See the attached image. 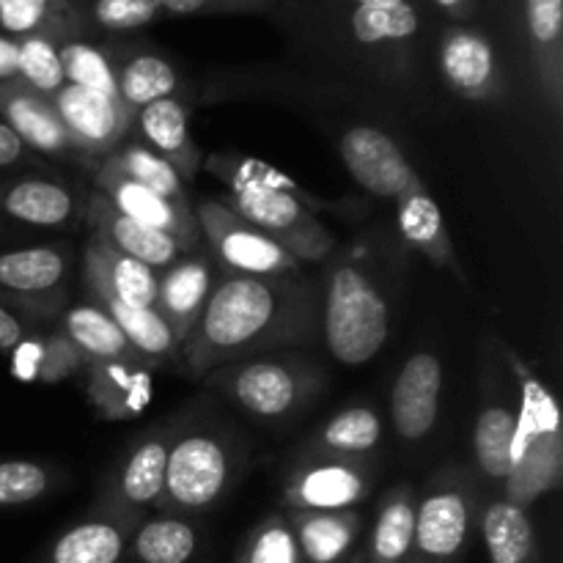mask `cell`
Returning a JSON list of instances; mask_svg holds the SVG:
<instances>
[{"instance_id":"30bf717a","label":"cell","mask_w":563,"mask_h":563,"mask_svg":"<svg viewBox=\"0 0 563 563\" xmlns=\"http://www.w3.org/2000/svg\"><path fill=\"white\" fill-rule=\"evenodd\" d=\"M322 9H330L333 25L357 53L390 58L407 55L421 33L427 31L429 3H399V5H350L341 0H313Z\"/></svg>"},{"instance_id":"f907efd6","label":"cell","mask_w":563,"mask_h":563,"mask_svg":"<svg viewBox=\"0 0 563 563\" xmlns=\"http://www.w3.org/2000/svg\"><path fill=\"white\" fill-rule=\"evenodd\" d=\"M16 77V38L0 36V82Z\"/></svg>"},{"instance_id":"3957f363","label":"cell","mask_w":563,"mask_h":563,"mask_svg":"<svg viewBox=\"0 0 563 563\" xmlns=\"http://www.w3.org/2000/svg\"><path fill=\"white\" fill-rule=\"evenodd\" d=\"M506 361L520 383L515 462L504 484V500L528 509L542 495L561 487L563 478V432L561 410L548 385L506 346Z\"/></svg>"},{"instance_id":"8992f818","label":"cell","mask_w":563,"mask_h":563,"mask_svg":"<svg viewBox=\"0 0 563 563\" xmlns=\"http://www.w3.org/2000/svg\"><path fill=\"white\" fill-rule=\"evenodd\" d=\"M476 520L473 482L462 467L429 478L416 504L410 555L405 563H462Z\"/></svg>"},{"instance_id":"d6a6232c","label":"cell","mask_w":563,"mask_h":563,"mask_svg":"<svg viewBox=\"0 0 563 563\" xmlns=\"http://www.w3.org/2000/svg\"><path fill=\"white\" fill-rule=\"evenodd\" d=\"M0 27L11 38L47 36L58 44L88 36L69 0H0Z\"/></svg>"},{"instance_id":"2e32d148","label":"cell","mask_w":563,"mask_h":563,"mask_svg":"<svg viewBox=\"0 0 563 563\" xmlns=\"http://www.w3.org/2000/svg\"><path fill=\"white\" fill-rule=\"evenodd\" d=\"M443 394V366L432 352H416L405 361L390 390V421L405 443H421L434 429Z\"/></svg>"},{"instance_id":"7402d4cb","label":"cell","mask_w":563,"mask_h":563,"mask_svg":"<svg viewBox=\"0 0 563 563\" xmlns=\"http://www.w3.org/2000/svg\"><path fill=\"white\" fill-rule=\"evenodd\" d=\"M82 374L88 401L104 421H130L152 401V372L143 357L88 363Z\"/></svg>"},{"instance_id":"ab89813d","label":"cell","mask_w":563,"mask_h":563,"mask_svg":"<svg viewBox=\"0 0 563 563\" xmlns=\"http://www.w3.org/2000/svg\"><path fill=\"white\" fill-rule=\"evenodd\" d=\"M234 563H306L284 511L267 515L251 528Z\"/></svg>"},{"instance_id":"9a60e30c","label":"cell","mask_w":563,"mask_h":563,"mask_svg":"<svg viewBox=\"0 0 563 563\" xmlns=\"http://www.w3.org/2000/svg\"><path fill=\"white\" fill-rule=\"evenodd\" d=\"M174 432H152L124 456L104 484L97 511L143 520V511L157 509L165 484V465Z\"/></svg>"},{"instance_id":"ffe728a7","label":"cell","mask_w":563,"mask_h":563,"mask_svg":"<svg viewBox=\"0 0 563 563\" xmlns=\"http://www.w3.org/2000/svg\"><path fill=\"white\" fill-rule=\"evenodd\" d=\"M209 295H212V262L201 251L185 253L179 262L159 273L154 311L163 317L179 346L196 330Z\"/></svg>"},{"instance_id":"4dcf8cb0","label":"cell","mask_w":563,"mask_h":563,"mask_svg":"<svg viewBox=\"0 0 563 563\" xmlns=\"http://www.w3.org/2000/svg\"><path fill=\"white\" fill-rule=\"evenodd\" d=\"M82 264H88L104 280V286L126 306L154 308V302H157L159 273L148 264L124 256V253L113 251L93 236H88Z\"/></svg>"},{"instance_id":"1f68e13d","label":"cell","mask_w":563,"mask_h":563,"mask_svg":"<svg viewBox=\"0 0 563 563\" xmlns=\"http://www.w3.org/2000/svg\"><path fill=\"white\" fill-rule=\"evenodd\" d=\"M418 495L410 482H401L383 498L368 539V563H405L416 528Z\"/></svg>"},{"instance_id":"60d3db41","label":"cell","mask_w":563,"mask_h":563,"mask_svg":"<svg viewBox=\"0 0 563 563\" xmlns=\"http://www.w3.org/2000/svg\"><path fill=\"white\" fill-rule=\"evenodd\" d=\"M16 77L27 82L33 91L53 99L66 86L58 42L47 36L16 38Z\"/></svg>"},{"instance_id":"4316f807","label":"cell","mask_w":563,"mask_h":563,"mask_svg":"<svg viewBox=\"0 0 563 563\" xmlns=\"http://www.w3.org/2000/svg\"><path fill=\"white\" fill-rule=\"evenodd\" d=\"M291 531L306 563H339L350 555L363 528V517L355 509L346 511H300L286 509Z\"/></svg>"},{"instance_id":"5bb4252c","label":"cell","mask_w":563,"mask_h":563,"mask_svg":"<svg viewBox=\"0 0 563 563\" xmlns=\"http://www.w3.org/2000/svg\"><path fill=\"white\" fill-rule=\"evenodd\" d=\"M339 154L352 179L372 196L396 201L405 192L421 187V176L405 157L399 143L388 132L372 124H355L341 135Z\"/></svg>"},{"instance_id":"9c48e42d","label":"cell","mask_w":563,"mask_h":563,"mask_svg":"<svg viewBox=\"0 0 563 563\" xmlns=\"http://www.w3.org/2000/svg\"><path fill=\"white\" fill-rule=\"evenodd\" d=\"M438 69L445 86L471 102H495L506 93L500 49L473 22H445L438 38Z\"/></svg>"},{"instance_id":"bcb514c9","label":"cell","mask_w":563,"mask_h":563,"mask_svg":"<svg viewBox=\"0 0 563 563\" xmlns=\"http://www.w3.org/2000/svg\"><path fill=\"white\" fill-rule=\"evenodd\" d=\"M44 335L27 333L20 344L11 350V374L22 383H36L38 366H42Z\"/></svg>"},{"instance_id":"5b68a950","label":"cell","mask_w":563,"mask_h":563,"mask_svg":"<svg viewBox=\"0 0 563 563\" xmlns=\"http://www.w3.org/2000/svg\"><path fill=\"white\" fill-rule=\"evenodd\" d=\"M240 449L231 434L212 427L185 429L170 438L159 515H201L229 495L240 473Z\"/></svg>"},{"instance_id":"6da1fadb","label":"cell","mask_w":563,"mask_h":563,"mask_svg":"<svg viewBox=\"0 0 563 563\" xmlns=\"http://www.w3.org/2000/svg\"><path fill=\"white\" fill-rule=\"evenodd\" d=\"M317 330L319 291L300 273L278 278L231 273L212 286L181 352L192 377H207L229 363L311 344Z\"/></svg>"},{"instance_id":"484cf974","label":"cell","mask_w":563,"mask_h":563,"mask_svg":"<svg viewBox=\"0 0 563 563\" xmlns=\"http://www.w3.org/2000/svg\"><path fill=\"white\" fill-rule=\"evenodd\" d=\"M0 212L38 229H64L82 218L80 201L55 179H14L0 185Z\"/></svg>"},{"instance_id":"681fc988","label":"cell","mask_w":563,"mask_h":563,"mask_svg":"<svg viewBox=\"0 0 563 563\" xmlns=\"http://www.w3.org/2000/svg\"><path fill=\"white\" fill-rule=\"evenodd\" d=\"M432 9H438L440 14L449 16L451 22H473L478 14V5L482 0H427Z\"/></svg>"},{"instance_id":"f1b7e54d","label":"cell","mask_w":563,"mask_h":563,"mask_svg":"<svg viewBox=\"0 0 563 563\" xmlns=\"http://www.w3.org/2000/svg\"><path fill=\"white\" fill-rule=\"evenodd\" d=\"M110 58H113L115 91L132 113L157 102V99L179 97V71L165 55L132 49L124 55H110Z\"/></svg>"},{"instance_id":"ee69618b","label":"cell","mask_w":563,"mask_h":563,"mask_svg":"<svg viewBox=\"0 0 563 563\" xmlns=\"http://www.w3.org/2000/svg\"><path fill=\"white\" fill-rule=\"evenodd\" d=\"M88 361L80 350L75 346V341L64 333L60 328H55L53 333L44 335V350H42V366H38L36 383L55 385L64 383V379L77 377V374L86 372Z\"/></svg>"},{"instance_id":"52a82bcc","label":"cell","mask_w":563,"mask_h":563,"mask_svg":"<svg viewBox=\"0 0 563 563\" xmlns=\"http://www.w3.org/2000/svg\"><path fill=\"white\" fill-rule=\"evenodd\" d=\"M212 385L253 418L280 421L311 399L319 372L297 357H247L214 368Z\"/></svg>"},{"instance_id":"b9f144b4","label":"cell","mask_w":563,"mask_h":563,"mask_svg":"<svg viewBox=\"0 0 563 563\" xmlns=\"http://www.w3.org/2000/svg\"><path fill=\"white\" fill-rule=\"evenodd\" d=\"M58 53L60 64H64L66 82L80 88H91V91L108 93V97L119 99V91H115L113 58H110V53H104L102 47H93L86 38L60 42Z\"/></svg>"},{"instance_id":"cb8c5ba5","label":"cell","mask_w":563,"mask_h":563,"mask_svg":"<svg viewBox=\"0 0 563 563\" xmlns=\"http://www.w3.org/2000/svg\"><path fill=\"white\" fill-rule=\"evenodd\" d=\"M141 520L93 511L60 533L47 550L44 563H121L130 553L132 531Z\"/></svg>"},{"instance_id":"7bdbcfd3","label":"cell","mask_w":563,"mask_h":563,"mask_svg":"<svg viewBox=\"0 0 563 563\" xmlns=\"http://www.w3.org/2000/svg\"><path fill=\"white\" fill-rule=\"evenodd\" d=\"M55 487V473L33 460H0V509L27 506Z\"/></svg>"},{"instance_id":"8fae6325","label":"cell","mask_w":563,"mask_h":563,"mask_svg":"<svg viewBox=\"0 0 563 563\" xmlns=\"http://www.w3.org/2000/svg\"><path fill=\"white\" fill-rule=\"evenodd\" d=\"M372 471L363 460L313 454L297 462L284 484V506L300 511H346L372 493Z\"/></svg>"},{"instance_id":"83f0119b","label":"cell","mask_w":563,"mask_h":563,"mask_svg":"<svg viewBox=\"0 0 563 563\" xmlns=\"http://www.w3.org/2000/svg\"><path fill=\"white\" fill-rule=\"evenodd\" d=\"M396 209H399V229L407 245L438 267L460 273L454 245H451L449 229L443 223V212H440L438 201L427 190V185L396 198Z\"/></svg>"},{"instance_id":"4fadbf2b","label":"cell","mask_w":563,"mask_h":563,"mask_svg":"<svg viewBox=\"0 0 563 563\" xmlns=\"http://www.w3.org/2000/svg\"><path fill=\"white\" fill-rule=\"evenodd\" d=\"M91 170L93 181H97V190L119 212H124L126 218L137 220V223L148 225V229L159 231V234H168L187 253H196L201 247V229H198L196 209L190 203L168 201L159 192L132 181L130 176L121 174L108 159H93Z\"/></svg>"},{"instance_id":"7a4b0ae2","label":"cell","mask_w":563,"mask_h":563,"mask_svg":"<svg viewBox=\"0 0 563 563\" xmlns=\"http://www.w3.org/2000/svg\"><path fill=\"white\" fill-rule=\"evenodd\" d=\"M207 168L229 190L223 198L225 207L264 231L300 264L324 262L335 247L333 234L313 214L322 201L308 196L280 170L236 154H214L207 159Z\"/></svg>"},{"instance_id":"836d02e7","label":"cell","mask_w":563,"mask_h":563,"mask_svg":"<svg viewBox=\"0 0 563 563\" xmlns=\"http://www.w3.org/2000/svg\"><path fill=\"white\" fill-rule=\"evenodd\" d=\"M489 563H542L528 509L498 498L482 517Z\"/></svg>"},{"instance_id":"44dd1931","label":"cell","mask_w":563,"mask_h":563,"mask_svg":"<svg viewBox=\"0 0 563 563\" xmlns=\"http://www.w3.org/2000/svg\"><path fill=\"white\" fill-rule=\"evenodd\" d=\"M132 130L141 143L163 157L181 181H192L201 170L203 154L190 132V108L181 97H165L135 113Z\"/></svg>"},{"instance_id":"277c9868","label":"cell","mask_w":563,"mask_h":563,"mask_svg":"<svg viewBox=\"0 0 563 563\" xmlns=\"http://www.w3.org/2000/svg\"><path fill=\"white\" fill-rule=\"evenodd\" d=\"M328 352L344 366H363L390 335V306L377 280L352 262H339L324 284L319 306Z\"/></svg>"},{"instance_id":"8d00e7d4","label":"cell","mask_w":563,"mask_h":563,"mask_svg":"<svg viewBox=\"0 0 563 563\" xmlns=\"http://www.w3.org/2000/svg\"><path fill=\"white\" fill-rule=\"evenodd\" d=\"M383 440V421L372 407H346L335 412L311 440L313 454L366 460Z\"/></svg>"},{"instance_id":"ac0fdd59","label":"cell","mask_w":563,"mask_h":563,"mask_svg":"<svg viewBox=\"0 0 563 563\" xmlns=\"http://www.w3.org/2000/svg\"><path fill=\"white\" fill-rule=\"evenodd\" d=\"M0 119L31 152L55 159H80V152L66 135L53 99L33 91L20 77L0 82Z\"/></svg>"},{"instance_id":"7c38bea8","label":"cell","mask_w":563,"mask_h":563,"mask_svg":"<svg viewBox=\"0 0 563 563\" xmlns=\"http://www.w3.org/2000/svg\"><path fill=\"white\" fill-rule=\"evenodd\" d=\"M53 104L64 121L69 141L75 143L80 157L91 163L108 157L115 146H121L135 124V113L121 99L71 82L55 93Z\"/></svg>"},{"instance_id":"d4e9b609","label":"cell","mask_w":563,"mask_h":563,"mask_svg":"<svg viewBox=\"0 0 563 563\" xmlns=\"http://www.w3.org/2000/svg\"><path fill=\"white\" fill-rule=\"evenodd\" d=\"M82 278H86V286L88 291H91L93 302L119 324L124 339L130 341L132 350H135L143 361H163V357L179 355L181 346L176 344L174 333H170L168 324L163 322V317H159L154 308L126 306L124 300H119V297L104 286V280L99 278L88 264H82Z\"/></svg>"},{"instance_id":"d6986e66","label":"cell","mask_w":563,"mask_h":563,"mask_svg":"<svg viewBox=\"0 0 563 563\" xmlns=\"http://www.w3.org/2000/svg\"><path fill=\"white\" fill-rule=\"evenodd\" d=\"M69 278V253L55 245L20 247L0 253V291L22 302V308L47 311L58 302V291Z\"/></svg>"},{"instance_id":"e575fe53","label":"cell","mask_w":563,"mask_h":563,"mask_svg":"<svg viewBox=\"0 0 563 563\" xmlns=\"http://www.w3.org/2000/svg\"><path fill=\"white\" fill-rule=\"evenodd\" d=\"M60 330L75 341V346L86 355L88 363L141 357L132 350L130 341L124 339L119 324H115L97 302H80V306L66 308Z\"/></svg>"},{"instance_id":"f546056e","label":"cell","mask_w":563,"mask_h":563,"mask_svg":"<svg viewBox=\"0 0 563 563\" xmlns=\"http://www.w3.org/2000/svg\"><path fill=\"white\" fill-rule=\"evenodd\" d=\"M201 553V531L190 517L159 515L141 520L130 539L132 563H192Z\"/></svg>"},{"instance_id":"e0dca14e","label":"cell","mask_w":563,"mask_h":563,"mask_svg":"<svg viewBox=\"0 0 563 563\" xmlns=\"http://www.w3.org/2000/svg\"><path fill=\"white\" fill-rule=\"evenodd\" d=\"M82 218H86L93 240L104 242V245L124 253V256L148 264V267L157 269V273L168 269L170 264L179 262L187 253L185 247L176 240H170L168 234H159V231L137 223V220L126 218V214L119 212V209H115L99 190L86 196Z\"/></svg>"},{"instance_id":"74e56055","label":"cell","mask_w":563,"mask_h":563,"mask_svg":"<svg viewBox=\"0 0 563 563\" xmlns=\"http://www.w3.org/2000/svg\"><path fill=\"white\" fill-rule=\"evenodd\" d=\"M102 159H108L110 165H115V168H119L124 176H130L132 181L159 192V196L168 198V201L190 203L181 176L176 174L163 157H157L152 148L143 146L141 141H124Z\"/></svg>"},{"instance_id":"603a6c76","label":"cell","mask_w":563,"mask_h":563,"mask_svg":"<svg viewBox=\"0 0 563 563\" xmlns=\"http://www.w3.org/2000/svg\"><path fill=\"white\" fill-rule=\"evenodd\" d=\"M522 25L542 97L559 113L563 102V0H522Z\"/></svg>"},{"instance_id":"d590c367","label":"cell","mask_w":563,"mask_h":563,"mask_svg":"<svg viewBox=\"0 0 563 563\" xmlns=\"http://www.w3.org/2000/svg\"><path fill=\"white\" fill-rule=\"evenodd\" d=\"M515 438H517V412L504 401H489L478 412L476 429H473V454L478 467L489 482L504 487L515 462Z\"/></svg>"},{"instance_id":"ba28073f","label":"cell","mask_w":563,"mask_h":563,"mask_svg":"<svg viewBox=\"0 0 563 563\" xmlns=\"http://www.w3.org/2000/svg\"><path fill=\"white\" fill-rule=\"evenodd\" d=\"M201 240L212 247L214 256L236 275H256V278H278V275L300 273V262L291 258L264 231L231 212L223 201L203 198L196 207Z\"/></svg>"},{"instance_id":"c3c4849f","label":"cell","mask_w":563,"mask_h":563,"mask_svg":"<svg viewBox=\"0 0 563 563\" xmlns=\"http://www.w3.org/2000/svg\"><path fill=\"white\" fill-rule=\"evenodd\" d=\"M31 157V148L16 137V132L0 119V168H14V165L27 163Z\"/></svg>"},{"instance_id":"816d5d0a","label":"cell","mask_w":563,"mask_h":563,"mask_svg":"<svg viewBox=\"0 0 563 563\" xmlns=\"http://www.w3.org/2000/svg\"><path fill=\"white\" fill-rule=\"evenodd\" d=\"M346 563H368L366 561V550H357V553H352L350 561H346Z\"/></svg>"},{"instance_id":"f35d334b","label":"cell","mask_w":563,"mask_h":563,"mask_svg":"<svg viewBox=\"0 0 563 563\" xmlns=\"http://www.w3.org/2000/svg\"><path fill=\"white\" fill-rule=\"evenodd\" d=\"M86 33H126L146 27L163 16L154 0H69Z\"/></svg>"},{"instance_id":"f6af8a7d","label":"cell","mask_w":563,"mask_h":563,"mask_svg":"<svg viewBox=\"0 0 563 563\" xmlns=\"http://www.w3.org/2000/svg\"><path fill=\"white\" fill-rule=\"evenodd\" d=\"M163 14L198 16V14H258L278 5V0H154Z\"/></svg>"},{"instance_id":"7dc6e473","label":"cell","mask_w":563,"mask_h":563,"mask_svg":"<svg viewBox=\"0 0 563 563\" xmlns=\"http://www.w3.org/2000/svg\"><path fill=\"white\" fill-rule=\"evenodd\" d=\"M27 333H31V330H27L25 319H22L9 302L0 300V352L14 350Z\"/></svg>"}]
</instances>
